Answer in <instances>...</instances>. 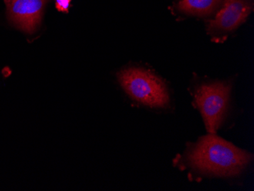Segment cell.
Listing matches in <instances>:
<instances>
[{"label": "cell", "mask_w": 254, "mask_h": 191, "mask_svg": "<svg viewBox=\"0 0 254 191\" xmlns=\"http://www.w3.org/2000/svg\"><path fill=\"white\" fill-rule=\"evenodd\" d=\"M48 0H5L7 16L14 26L27 33L36 31Z\"/></svg>", "instance_id": "5"}, {"label": "cell", "mask_w": 254, "mask_h": 191, "mask_svg": "<svg viewBox=\"0 0 254 191\" xmlns=\"http://www.w3.org/2000/svg\"><path fill=\"white\" fill-rule=\"evenodd\" d=\"M71 0H56L57 8L61 12H67Z\"/></svg>", "instance_id": "7"}, {"label": "cell", "mask_w": 254, "mask_h": 191, "mask_svg": "<svg viewBox=\"0 0 254 191\" xmlns=\"http://www.w3.org/2000/svg\"></svg>", "instance_id": "8"}, {"label": "cell", "mask_w": 254, "mask_h": 191, "mask_svg": "<svg viewBox=\"0 0 254 191\" xmlns=\"http://www.w3.org/2000/svg\"><path fill=\"white\" fill-rule=\"evenodd\" d=\"M222 5L215 18L207 24V32L215 42L235 31L254 9L253 0H224Z\"/></svg>", "instance_id": "4"}, {"label": "cell", "mask_w": 254, "mask_h": 191, "mask_svg": "<svg viewBox=\"0 0 254 191\" xmlns=\"http://www.w3.org/2000/svg\"><path fill=\"white\" fill-rule=\"evenodd\" d=\"M232 84L226 81L205 82L194 90L193 100L208 133L216 134L226 118Z\"/></svg>", "instance_id": "3"}, {"label": "cell", "mask_w": 254, "mask_h": 191, "mask_svg": "<svg viewBox=\"0 0 254 191\" xmlns=\"http://www.w3.org/2000/svg\"><path fill=\"white\" fill-rule=\"evenodd\" d=\"M118 80L132 99L151 108H165L170 104L168 88L162 79L150 71L129 68L118 74Z\"/></svg>", "instance_id": "2"}, {"label": "cell", "mask_w": 254, "mask_h": 191, "mask_svg": "<svg viewBox=\"0 0 254 191\" xmlns=\"http://www.w3.org/2000/svg\"><path fill=\"white\" fill-rule=\"evenodd\" d=\"M253 159L252 154L237 147L216 134L208 133L190 144L177 165L196 176L235 178L241 175Z\"/></svg>", "instance_id": "1"}, {"label": "cell", "mask_w": 254, "mask_h": 191, "mask_svg": "<svg viewBox=\"0 0 254 191\" xmlns=\"http://www.w3.org/2000/svg\"><path fill=\"white\" fill-rule=\"evenodd\" d=\"M224 0H181L176 8L183 13L194 16H208L223 3Z\"/></svg>", "instance_id": "6"}]
</instances>
